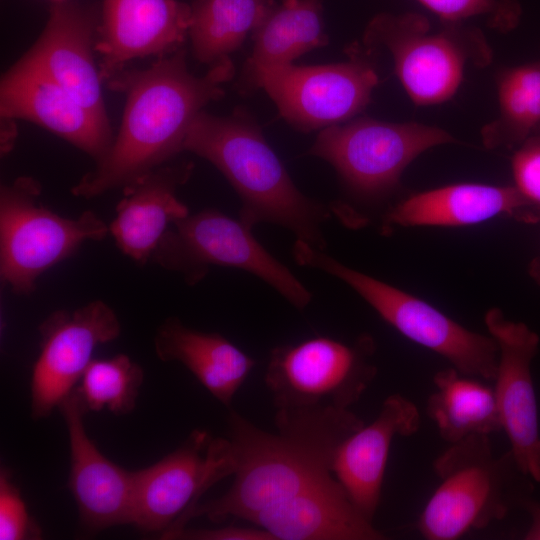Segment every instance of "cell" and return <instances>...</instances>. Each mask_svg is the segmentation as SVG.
<instances>
[{
  "mask_svg": "<svg viewBox=\"0 0 540 540\" xmlns=\"http://www.w3.org/2000/svg\"><path fill=\"white\" fill-rule=\"evenodd\" d=\"M275 425L278 432L270 433L230 410L231 487L183 513L164 538L205 516L248 521L274 540L385 539L357 512L333 471L338 448L364 425L361 418L350 409L277 410Z\"/></svg>",
  "mask_w": 540,
  "mask_h": 540,
  "instance_id": "1",
  "label": "cell"
},
{
  "mask_svg": "<svg viewBox=\"0 0 540 540\" xmlns=\"http://www.w3.org/2000/svg\"><path fill=\"white\" fill-rule=\"evenodd\" d=\"M230 58L196 76L180 49L143 69H124L108 86L126 96L119 132L96 167L71 188L76 197L95 198L134 182L184 150L189 128L211 101L224 96L234 76Z\"/></svg>",
  "mask_w": 540,
  "mask_h": 540,
  "instance_id": "2",
  "label": "cell"
},
{
  "mask_svg": "<svg viewBox=\"0 0 540 540\" xmlns=\"http://www.w3.org/2000/svg\"><path fill=\"white\" fill-rule=\"evenodd\" d=\"M184 150L213 164L241 200L239 219L250 227L273 223L324 250L327 207L304 195L246 111L230 116L201 111L191 124Z\"/></svg>",
  "mask_w": 540,
  "mask_h": 540,
  "instance_id": "3",
  "label": "cell"
},
{
  "mask_svg": "<svg viewBox=\"0 0 540 540\" xmlns=\"http://www.w3.org/2000/svg\"><path fill=\"white\" fill-rule=\"evenodd\" d=\"M489 437L469 436L435 459L440 483L416 524L425 539L456 540L502 520L515 503L526 501L518 494L517 475L522 470L511 451L496 457Z\"/></svg>",
  "mask_w": 540,
  "mask_h": 540,
  "instance_id": "4",
  "label": "cell"
},
{
  "mask_svg": "<svg viewBox=\"0 0 540 540\" xmlns=\"http://www.w3.org/2000/svg\"><path fill=\"white\" fill-rule=\"evenodd\" d=\"M293 257L299 265L345 282L403 336L442 356L460 373L494 381L499 349L491 335L473 332L424 300L352 269L301 240L293 246Z\"/></svg>",
  "mask_w": 540,
  "mask_h": 540,
  "instance_id": "5",
  "label": "cell"
},
{
  "mask_svg": "<svg viewBox=\"0 0 540 540\" xmlns=\"http://www.w3.org/2000/svg\"><path fill=\"white\" fill-rule=\"evenodd\" d=\"M41 192L40 183L30 176L0 189V277L20 296L32 294L39 277L83 243L109 234V226L95 212L61 216L41 204Z\"/></svg>",
  "mask_w": 540,
  "mask_h": 540,
  "instance_id": "6",
  "label": "cell"
},
{
  "mask_svg": "<svg viewBox=\"0 0 540 540\" xmlns=\"http://www.w3.org/2000/svg\"><path fill=\"white\" fill-rule=\"evenodd\" d=\"M443 23L442 30L435 32L420 14L382 13L365 30L366 46L390 52L396 75L417 105L450 99L461 84L467 62L482 66L491 60L480 30L462 22Z\"/></svg>",
  "mask_w": 540,
  "mask_h": 540,
  "instance_id": "7",
  "label": "cell"
},
{
  "mask_svg": "<svg viewBox=\"0 0 540 540\" xmlns=\"http://www.w3.org/2000/svg\"><path fill=\"white\" fill-rule=\"evenodd\" d=\"M151 261L180 275L190 286L202 281L211 266H226L255 275L299 310L312 299L290 269L257 241L252 227L215 209H204L173 223Z\"/></svg>",
  "mask_w": 540,
  "mask_h": 540,
  "instance_id": "8",
  "label": "cell"
},
{
  "mask_svg": "<svg viewBox=\"0 0 540 540\" xmlns=\"http://www.w3.org/2000/svg\"><path fill=\"white\" fill-rule=\"evenodd\" d=\"M374 353L367 334L352 343L316 336L276 346L264 381L277 410L349 409L376 377Z\"/></svg>",
  "mask_w": 540,
  "mask_h": 540,
  "instance_id": "9",
  "label": "cell"
},
{
  "mask_svg": "<svg viewBox=\"0 0 540 540\" xmlns=\"http://www.w3.org/2000/svg\"><path fill=\"white\" fill-rule=\"evenodd\" d=\"M454 141L438 127L360 117L321 130L308 154L330 163L357 196L376 199L397 187L421 153Z\"/></svg>",
  "mask_w": 540,
  "mask_h": 540,
  "instance_id": "10",
  "label": "cell"
},
{
  "mask_svg": "<svg viewBox=\"0 0 540 540\" xmlns=\"http://www.w3.org/2000/svg\"><path fill=\"white\" fill-rule=\"evenodd\" d=\"M236 457L229 438L196 429L174 451L134 471L131 522L145 533L162 535L201 496L233 475Z\"/></svg>",
  "mask_w": 540,
  "mask_h": 540,
  "instance_id": "11",
  "label": "cell"
},
{
  "mask_svg": "<svg viewBox=\"0 0 540 540\" xmlns=\"http://www.w3.org/2000/svg\"><path fill=\"white\" fill-rule=\"evenodd\" d=\"M378 76L360 57L314 66L289 64L263 73V88L282 118L301 132L323 130L362 112L371 100Z\"/></svg>",
  "mask_w": 540,
  "mask_h": 540,
  "instance_id": "12",
  "label": "cell"
},
{
  "mask_svg": "<svg viewBox=\"0 0 540 540\" xmlns=\"http://www.w3.org/2000/svg\"><path fill=\"white\" fill-rule=\"evenodd\" d=\"M40 352L30 382L31 415L45 418L81 380L97 346L121 333L115 311L94 300L75 310H57L38 327Z\"/></svg>",
  "mask_w": 540,
  "mask_h": 540,
  "instance_id": "13",
  "label": "cell"
},
{
  "mask_svg": "<svg viewBox=\"0 0 540 540\" xmlns=\"http://www.w3.org/2000/svg\"><path fill=\"white\" fill-rule=\"evenodd\" d=\"M485 324L499 349L494 392L502 430L519 468L540 482V435L531 376L539 337L524 323L506 319L498 308L486 312Z\"/></svg>",
  "mask_w": 540,
  "mask_h": 540,
  "instance_id": "14",
  "label": "cell"
},
{
  "mask_svg": "<svg viewBox=\"0 0 540 540\" xmlns=\"http://www.w3.org/2000/svg\"><path fill=\"white\" fill-rule=\"evenodd\" d=\"M100 8L77 0L54 1L46 25L20 58L48 75L80 104L109 122L95 63Z\"/></svg>",
  "mask_w": 540,
  "mask_h": 540,
  "instance_id": "15",
  "label": "cell"
},
{
  "mask_svg": "<svg viewBox=\"0 0 540 540\" xmlns=\"http://www.w3.org/2000/svg\"><path fill=\"white\" fill-rule=\"evenodd\" d=\"M0 111L5 120L22 119L45 128L96 163L114 140L109 122L85 108L43 71L21 59L2 76Z\"/></svg>",
  "mask_w": 540,
  "mask_h": 540,
  "instance_id": "16",
  "label": "cell"
},
{
  "mask_svg": "<svg viewBox=\"0 0 540 540\" xmlns=\"http://www.w3.org/2000/svg\"><path fill=\"white\" fill-rule=\"evenodd\" d=\"M190 16V4L178 0H102L96 41L102 80L107 82L134 59L180 50Z\"/></svg>",
  "mask_w": 540,
  "mask_h": 540,
  "instance_id": "17",
  "label": "cell"
},
{
  "mask_svg": "<svg viewBox=\"0 0 540 540\" xmlns=\"http://www.w3.org/2000/svg\"><path fill=\"white\" fill-rule=\"evenodd\" d=\"M64 418L70 449L68 487L82 527L89 533L130 524L134 471L105 457L89 438L84 417L88 412L75 387L58 406Z\"/></svg>",
  "mask_w": 540,
  "mask_h": 540,
  "instance_id": "18",
  "label": "cell"
},
{
  "mask_svg": "<svg viewBox=\"0 0 540 540\" xmlns=\"http://www.w3.org/2000/svg\"><path fill=\"white\" fill-rule=\"evenodd\" d=\"M421 425L416 405L400 394L388 396L379 414L338 448L333 471L357 512L373 523L393 439L411 436Z\"/></svg>",
  "mask_w": 540,
  "mask_h": 540,
  "instance_id": "19",
  "label": "cell"
},
{
  "mask_svg": "<svg viewBox=\"0 0 540 540\" xmlns=\"http://www.w3.org/2000/svg\"><path fill=\"white\" fill-rule=\"evenodd\" d=\"M193 168L189 161L166 163L122 188L109 234L135 263L151 260L167 229L190 214L177 190L189 180Z\"/></svg>",
  "mask_w": 540,
  "mask_h": 540,
  "instance_id": "20",
  "label": "cell"
},
{
  "mask_svg": "<svg viewBox=\"0 0 540 540\" xmlns=\"http://www.w3.org/2000/svg\"><path fill=\"white\" fill-rule=\"evenodd\" d=\"M495 217L537 223L540 208L515 186L462 183L409 196L386 213L384 224L387 227L466 226Z\"/></svg>",
  "mask_w": 540,
  "mask_h": 540,
  "instance_id": "21",
  "label": "cell"
},
{
  "mask_svg": "<svg viewBox=\"0 0 540 540\" xmlns=\"http://www.w3.org/2000/svg\"><path fill=\"white\" fill-rule=\"evenodd\" d=\"M154 350L163 362L181 363L212 396L229 408L256 364L221 334L189 328L176 317L165 319L157 328Z\"/></svg>",
  "mask_w": 540,
  "mask_h": 540,
  "instance_id": "22",
  "label": "cell"
},
{
  "mask_svg": "<svg viewBox=\"0 0 540 540\" xmlns=\"http://www.w3.org/2000/svg\"><path fill=\"white\" fill-rule=\"evenodd\" d=\"M251 35L252 52L243 66L238 83L241 92L255 90L257 80L266 71L293 64L305 53L327 45L322 2H275Z\"/></svg>",
  "mask_w": 540,
  "mask_h": 540,
  "instance_id": "23",
  "label": "cell"
},
{
  "mask_svg": "<svg viewBox=\"0 0 540 540\" xmlns=\"http://www.w3.org/2000/svg\"><path fill=\"white\" fill-rule=\"evenodd\" d=\"M433 382L427 413L443 440L452 444L502 430L494 389L453 367L437 372Z\"/></svg>",
  "mask_w": 540,
  "mask_h": 540,
  "instance_id": "24",
  "label": "cell"
},
{
  "mask_svg": "<svg viewBox=\"0 0 540 540\" xmlns=\"http://www.w3.org/2000/svg\"><path fill=\"white\" fill-rule=\"evenodd\" d=\"M275 0H193L188 37L194 58L212 66L237 51Z\"/></svg>",
  "mask_w": 540,
  "mask_h": 540,
  "instance_id": "25",
  "label": "cell"
},
{
  "mask_svg": "<svg viewBox=\"0 0 540 540\" xmlns=\"http://www.w3.org/2000/svg\"><path fill=\"white\" fill-rule=\"evenodd\" d=\"M500 114L482 129L486 147L522 144L540 128V64L506 72L499 82Z\"/></svg>",
  "mask_w": 540,
  "mask_h": 540,
  "instance_id": "26",
  "label": "cell"
},
{
  "mask_svg": "<svg viewBox=\"0 0 540 540\" xmlns=\"http://www.w3.org/2000/svg\"><path fill=\"white\" fill-rule=\"evenodd\" d=\"M144 372L126 354L93 359L76 387L89 411L106 409L115 415L130 413L136 405Z\"/></svg>",
  "mask_w": 540,
  "mask_h": 540,
  "instance_id": "27",
  "label": "cell"
},
{
  "mask_svg": "<svg viewBox=\"0 0 540 540\" xmlns=\"http://www.w3.org/2000/svg\"><path fill=\"white\" fill-rule=\"evenodd\" d=\"M442 22H462L473 17L487 18L490 26L501 31L514 27L520 8L512 0H417Z\"/></svg>",
  "mask_w": 540,
  "mask_h": 540,
  "instance_id": "28",
  "label": "cell"
},
{
  "mask_svg": "<svg viewBox=\"0 0 540 540\" xmlns=\"http://www.w3.org/2000/svg\"><path fill=\"white\" fill-rule=\"evenodd\" d=\"M41 538V530L31 518L10 471L0 472V539L30 540Z\"/></svg>",
  "mask_w": 540,
  "mask_h": 540,
  "instance_id": "29",
  "label": "cell"
},
{
  "mask_svg": "<svg viewBox=\"0 0 540 540\" xmlns=\"http://www.w3.org/2000/svg\"><path fill=\"white\" fill-rule=\"evenodd\" d=\"M515 187L540 208V135L526 139L512 158Z\"/></svg>",
  "mask_w": 540,
  "mask_h": 540,
  "instance_id": "30",
  "label": "cell"
},
{
  "mask_svg": "<svg viewBox=\"0 0 540 540\" xmlns=\"http://www.w3.org/2000/svg\"><path fill=\"white\" fill-rule=\"evenodd\" d=\"M171 539L181 540H274L273 536L260 527H240L228 525L213 529L184 528Z\"/></svg>",
  "mask_w": 540,
  "mask_h": 540,
  "instance_id": "31",
  "label": "cell"
},
{
  "mask_svg": "<svg viewBox=\"0 0 540 540\" xmlns=\"http://www.w3.org/2000/svg\"><path fill=\"white\" fill-rule=\"evenodd\" d=\"M523 505L531 516V525L525 539L540 540V504L526 500Z\"/></svg>",
  "mask_w": 540,
  "mask_h": 540,
  "instance_id": "32",
  "label": "cell"
},
{
  "mask_svg": "<svg viewBox=\"0 0 540 540\" xmlns=\"http://www.w3.org/2000/svg\"><path fill=\"white\" fill-rule=\"evenodd\" d=\"M54 1H60V0H53V2H54Z\"/></svg>",
  "mask_w": 540,
  "mask_h": 540,
  "instance_id": "33",
  "label": "cell"
}]
</instances>
